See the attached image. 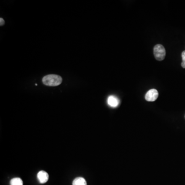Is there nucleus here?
<instances>
[{"mask_svg": "<svg viewBox=\"0 0 185 185\" xmlns=\"http://www.w3.org/2000/svg\"><path fill=\"white\" fill-rule=\"evenodd\" d=\"M182 60L183 62L185 63V50L182 53Z\"/></svg>", "mask_w": 185, "mask_h": 185, "instance_id": "6e6552de", "label": "nucleus"}, {"mask_svg": "<svg viewBox=\"0 0 185 185\" xmlns=\"http://www.w3.org/2000/svg\"><path fill=\"white\" fill-rule=\"evenodd\" d=\"M0 25L2 26H3L4 24H5V21L2 18H0Z\"/></svg>", "mask_w": 185, "mask_h": 185, "instance_id": "1a4fd4ad", "label": "nucleus"}, {"mask_svg": "<svg viewBox=\"0 0 185 185\" xmlns=\"http://www.w3.org/2000/svg\"><path fill=\"white\" fill-rule=\"evenodd\" d=\"M108 103L110 107L116 108L119 105V100L118 98L114 96H109L108 98Z\"/></svg>", "mask_w": 185, "mask_h": 185, "instance_id": "39448f33", "label": "nucleus"}, {"mask_svg": "<svg viewBox=\"0 0 185 185\" xmlns=\"http://www.w3.org/2000/svg\"><path fill=\"white\" fill-rule=\"evenodd\" d=\"M38 179L41 183H44L48 181L49 176L48 173L44 171H41L37 174Z\"/></svg>", "mask_w": 185, "mask_h": 185, "instance_id": "20e7f679", "label": "nucleus"}, {"mask_svg": "<svg viewBox=\"0 0 185 185\" xmlns=\"http://www.w3.org/2000/svg\"><path fill=\"white\" fill-rule=\"evenodd\" d=\"M154 55L157 60H163L165 56V50L164 46L161 44H157L154 46Z\"/></svg>", "mask_w": 185, "mask_h": 185, "instance_id": "f03ea898", "label": "nucleus"}, {"mask_svg": "<svg viewBox=\"0 0 185 185\" xmlns=\"http://www.w3.org/2000/svg\"><path fill=\"white\" fill-rule=\"evenodd\" d=\"M159 97V92L156 89H150L145 95V99L148 102H154Z\"/></svg>", "mask_w": 185, "mask_h": 185, "instance_id": "7ed1b4c3", "label": "nucleus"}, {"mask_svg": "<svg viewBox=\"0 0 185 185\" xmlns=\"http://www.w3.org/2000/svg\"><path fill=\"white\" fill-rule=\"evenodd\" d=\"M10 183L11 185H23V182L21 178L16 177L11 180Z\"/></svg>", "mask_w": 185, "mask_h": 185, "instance_id": "0eeeda50", "label": "nucleus"}, {"mask_svg": "<svg viewBox=\"0 0 185 185\" xmlns=\"http://www.w3.org/2000/svg\"><path fill=\"white\" fill-rule=\"evenodd\" d=\"M182 66L183 68H185V63L182 62Z\"/></svg>", "mask_w": 185, "mask_h": 185, "instance_id": "9d476101", "label": "nucleus"}, {"mask_svg": "<svg viewBox=\"0 0 185 185\" xmlns=\"http://www.w3.org/2000/svg\"><path fill=\"white\" fill-rule=\"evenodd\" d=\"M73 185H87V183L84 178L81 177H79L74 180Z\"/></svg>", "mask_w": 185, "mask_h": 185, "instance_id": "423d86ee", "label": "nucleus"}, {"mask_svg": "<svg viewBox=\"0 0 185 185\" xmlns=\"http://www.w3.org/2000/svg\"><path fill=\"white\" fill-rule=\"evenodd\" d=\"M62 82V78L59 75H51L45 76L42 79L43 83L46 86H59Z\"/></svg>", "mask_w": 185, "mask_h": 185, "instance_id": "f257e3e1", "label": "nucleus"}]
</instances>
